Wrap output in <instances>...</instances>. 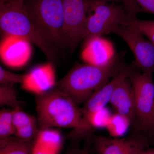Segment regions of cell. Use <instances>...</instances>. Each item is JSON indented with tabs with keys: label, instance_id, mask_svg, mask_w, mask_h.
<instances>
[{
	"label": "cell",
	"instance_id": "6da1fadb",
	"mask_svg": "<svg viewBox=\"0 0 154 154\" xmlns=\"http://www.w3.org/2000/svg\"><path fill=\"white\" fill-rule=\"evenodd\" d=\"M124 54L114 55L103 65H76L57 82L56 87L68 95L78 105L85 103L119 72L123 67Z\"/></svg>",
	"mask_w": 154,
	"mask_h": 154
},
{
	"label": "cell",
	"instance_id": "7a4b0ae2",
	"mask_svg": "<svg viewBox=\"0 0 154 154\" xmlns=\"http://www.w3.org/2000/svg\"><path fill=\"white\" fill-rule=\"evenodd\" d=\"M0 28L5 35L18 36L28 40L36 45L49 62H57L56 48L38 29L23 3L8 1L0 4Z\"/></svg>",
	"mask_w": 154,
	"mask_h": 154
},
{
	"label": "cell",
	"instance_id": "3957f363",
	"mask_svg": "<svg viewBox=\"0 0 154 154\" xmlns=\"http://www.w3.org/2000/svg\"><path fill=\"white\" fill-rule=\"evenodd\" d=\"M37 120L40 131L50 128H74L82 118L81 108L66 94L55 87L35 96Z\"/></svg>",
	"mask_w": 154,
	"mask_h": 154
},
{
	"label": "cell",
	"instance_id": "277c9868",
	"mask_svg": "<svg viewBox=\"0 0 154 154\" xmlns=\"http://www.w3.org/2000/svg\"><path fill=\"white\" fill-rule=\"evenodd\" d=\"M23 4L30 18L54 47L69 48L64 32L62 0H25Z\"/></svg>",
	"mask_w": 154,
	"mask_h": 154
},
{
	"label": "cell",
	"instance_id": "5b68a950",
	"mask_svg": "<svg viewBox=\"0 0 154 154\" xmlns=\"http://www.w3.org/2000/svg\"><path fill=\"white\" fill-rule=\"evenodd\" d=\"M90 12L85 25V42L110 33L114 27L124 25L129 18L122 4L91 0Z\"/></svg>",
	"mask_w": 154,
	"mask_h": 154
},
{
	"label": "cell",
	"instance_id": "8992f818",
	"mask_svg": "<svg viewBox=\"0 0 154 154\" xmlns=\"http://www.w3.org/2000/svg\"><path fill=\"white\" fill-rule=\"evenodd\" d=\"M152 72L133 70L129 75L134 94L136 115L143 129L154 130V85Z\"/></svg>",
	"mask_w": 154,
	"mask_h": 154
},
{
	"label": "cell",
	"instance_id": "52a82bcc",
	"mask_svg": "<svg viewBox=\"0 0 154 154\" xmlns=\"http://www.w3.org/2000/svg\"><path fill=\"white\" fill-rule=\"evenodd\" d=\"M121 37L131 50L135 65L143 72H154V45L137 28L130 25H119L111 30Z\"/></svg>",
	"mask_w": 154,
	"mask_h": 154
},
{
	"label": "cell",
	"instance_id": "ba28073f",
	"mask_svg": "<svg viewBox=\"0 0 154 154\" xmlns=\"http://www.w3.org/2000/svg\"><path fill=\"white\" fill-rule=\"evenodd\" d=\"M64 32L69 48L73 52L84 40V29L91 8V0H62Z\"/></svg>",
	"mask_w": 154,
	"mask_h": 154
},
{
	"label": "cell",
	"instance_id": "9c48e42d",
	"mask_svg": "<svg viewBox=\"0 0 154 154\" xmlns=\"http://www.w3.org/2000/svg\"><path fill=\"white\" fill-rule=\"evenodd\" d=\"M32 53L30 42L25 38L5 35L0 45V55L3 63L11 67H20L29 60Z\"/></svg>",
	"mask_w": 154,
	"mask_h": 154
},
{
	"label": "cell",
	"instance_id": "30bf717a",
	"mask_svg": "<svg viewBox=\"0 0 154 154\" xmlns=\"http://www.w3.org/2000/svg\"><path fill=\"white\" fill-rule=\"evenodd\" d=\"M53 65L49 61L33 68L25 74L21 88L35 95L44 94L55 88L57 82Z\"/></svg>",
	"mask_w": 154,
	"mask_h": 154
},
{
	"label": "cell",
	"instance_id": "8fae6325",
	"mask_svg": "<svg viewBox=\"0 0 154 154\" xmlns=\"http://www.w3.org/2000/svg\"><path fill=\"white\" fill-rule=\"evenodd\" d=\"M132 69L125 66L113 79L94 93L81 108L82 115L95 113L105 108L110 102L113 91L119 83L129 77Z\"/></svg>",
	"mask_w": 154,
	"mask_h": 154
},
{
	"label": "cell",
	"instance_id": "7c38bea8",
	"mask_svg": "<svg viewBox=\"0 0 154 154\" xmlns=\"http://www.w3.org/2000/svg\"><path fill=\"white\" fill-rule=\"evenodd\" d=\"M110 103L116 113L131 120L136 115L134 94L129 77L116 86L113 91Z\"/></svg>",
	"mask_w": 154,
	"mask_h": 154
},
{
	"label": "cell",
	"instance_id": "4fadbf2b",
	"mask_svg": "<svg viewBox=\"0 0 154 154\" xmlns=\"http://www.w3.org/2000/svg\"><path fill=\"white\" fill-rule=\"evenodd\" d=\"M94 148L98 154H139L144 149L143 144L138 141L103 136L95 137Z\"/></svg>",
	"mask_w": 154,
	"mask_h": 154
},
{
	"label": "cell",
	"instance_id": "5bb4252c",
	"mask_svg": "<svg viewBox=\"0 0 154 154\" xmlns=\"http://www.w3.org/2000/svg\"><path fill=\"white\" fill-rule=\"evenodd\" d=\"M113 56L112 45L101 37L85 42L81 54L82 58L87 63L99 66L107 63Z\"/></svg>",
	"mask_w": 154,
	"mask_h": 154
},
{
	"label": "cell",
	"instance_id": "9a60e30c",
	"mask_svg": "<svg viewBox=\"0 0 154 154\" xmlns=\"http://www.w3.org/2000/svg\"><path fill=\"white\" fill-rule=\"evenodd\" d=\"M34 147L33 140L11 137L0 142V154H33Z\"/></svg>",
	"mask_w": 154,
	"mask_h": 154
},
{
	"label": "cell",
	"instance_id": "2e32d148",
	"mask_svg": "<svg viewBox=\"0 0 154 154\" xmlns=\"http://www.w3.org/2000/svg\"><path fill=\"white\" fill-rule=\"evenodd\" d=\"M122 4L130 18L140 13L154 15V0H124Z\"/></svg>",
	"mask_w": 154,
	"mask_h": 154
},
{
	"label": "cell",
	"instance_id": "e0dca14e",
	"mask_svg": "<svg viewBox=\"0 0 154 154\" xmlns=\"http://www.w3.org/2000/svg\"><path fill=\"white\" fill-rule=\"evenodd\" d=\"M130 121L127 117L116 113L111 116L106 127L111 137H117L125 133Z\"/></svg>",
	"mask_w": 154,
	"mask_h": 154
},
{
	"label": "cell",
	"instance_id": "ac0fdd59",
	"mask_svg": "<svg viewBox=\"0 0 154 154\" xmlns=\"http://www.w3.org/2000/svg\"><path fill=\"white\" fill-rule=\"evenodd\" d=\"M13 114V109L3 108L0 110V142L5 140L15 134Z\"/></svg>",
	"mask_w": 154,
	"mask_h": 154
},
{
	"label": "cell",
	"instance_id": "d6986e66",
	"mask_svg": "<svg viewBox=\"0 0 154 154\" xmlns=\"http://www.w3.org/2000/svg\"><path fill=\"white\" fill-rule=\"evenodd\" d=\"M18 92L13 85H0V106H10L15 109L20 107L17 98Z\"/></svg>",
	"mask_w": 154,
	"mask_h": 154
},
{
	"label": "cell",
	"instance_id": "ffe728a7",
	"mask_svg": "<svg viewBox=\"0 0 154 154\" xmlns=\"http://www.w3.org/2000/svg\"><path fill=\"white\" fill-rule=\"evenodd\" d=\"M124 25H130L137 28L154 45V21L142 20L137 17H129Z\"/></svg>",
	"mask_w": 154,
	"mask_h": 154
},
{
	"label": "cell",
	"instance_id": "44dd1931",
	"mask_svg": "<svg viewBox=\"0 0 154 154\" xmlns=\"http://www.w3.org/2000/svg\"><path fill=\"white\" fill-rule=\"evenodd\" d=\"M13 110V124L15 131L17 128L37 122V119L23 111L21 107H17Z\"/></svg>",
	"mask_w": 154,
	"mask_h": 154
},
{
	"label": "cell",
	"instance_id": "7402d4cb",
	"mask_svg": "<svg viewBox=\"0 0 154 154\" xmlns=\"http://www.w3.org/2000/svg\"><path fill=\"white\" fill-rule=\"evenodd\" d=\"M40 132L37 122L17 128L15 131L16 137L24 140H33Z\"/></svg>",
	"mask_w": 154,
	"mask_h": 154
},
{
	"label": "cell",
	"instance_id": "603a6c76",
	"mask_svg": "<svg viewBox=\"0 0 154 154\" xmlns=\"http://www.w3.org/2000/svg\"><path fill=\"white\" fill-rule=\"evenodd\" d=\"M25 74L14 73L0 66V84L1 85H13L22 84Z\"/></svg>",
	"mask_w": 154,
	"mask_h": 154
},
{
	"label": "cell",
	"instance_id": "cb8c5ba5",
	"mask_svg": "<svg viewBox=\"0 0 154 154\" xmlns=\"http://www.w3.org/2000/svg\"><path fill=\"white\" fill-rule=\"evenodd\" d=\"M66 154H89L88 152L83 150L76 148H72L69 149L66 152Z\"/></svg>",
	"mask_w": 154,
	"mask_h": 154
},
{
	"label": "cell",
	"instance_id": "d4e9b609",
	"mask_svg": "<svg viewBox=\"0 0 154 154\" xmlns=\"http://www.w3.org/2000/svg\"><path fill=\"white\" fill-rule=\"evenodd\" d=\"M139 154H154V148L145 149H143Z\"/></svg>",
	"mask_w": 154,
	"mask_h": 154
},
{
	"label": "cell",
	"instance_id": "484cf974",
	"mask_svg": "<svg viewBox=\"0 0 154 154\" xmlns=\"http://www.w3.org/2000/svg\"><path fill=\"white\" fill-rule=\"evenodd\" d=\"M100 2H105L108 3H113L119 4V3H122V4L124 0H98Z\"/></svg>",
	"mask_w": 154,
	"mask_h": 154
},
{
	"label": "cell",
	"instance_id": "4316f807",
	"mask_svg": "<svg viewBox=\"0 0 154 154\" xmlns=\"http://www.w3.org/2000/svg\"><path fill=\"white\" fill-rule=\"evenodd\" d=\"M25 0H9V1L11 2H17L23 3Z\"/></svg>",
	"mask_w": 154,
	"mask_h": 154
},
{
	"label": "cell",
	"instance_id": "83f0119b",
	"mask_svg": "<svg viewBox=\"0 0 154 154\" xmlns=\"http://www.w3.org/2000/svg\"><path fill=\"white\" fill-rule=\"evenodd\" d=\"M9 1V0H0V4H4Z\"/></svg>",
	"mask_w": 154,
	"mask_h": 154
},
{
	"label": "cell",
	"instance_id": "f1b7e54d",
	"mask_svg": "<svg viewBox=\"0 0 154 154\" xmlns=\"http://www.w3.org/2000/svg\"><path fill=\"white\" fill-rule=\"evenodd\" d=\"M153 126H154V118H153Z\"/></svg>",
	"mask_w": 154,
	"mask_h": 154
}]
</instances>
